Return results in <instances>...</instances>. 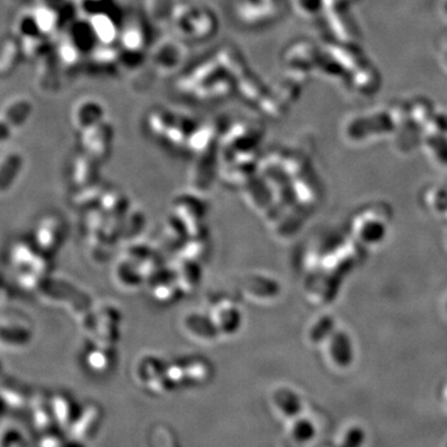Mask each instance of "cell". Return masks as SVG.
I'll use <instances>...</instances> for the list:
<instances>
[{"label":"cell","mask_w":447,"mask_h":447,"mask_svg":"<svg viewBox=\"0 0 447 447\" xmlns=\"http://www.w3.org/2000/svg\"><path fill=\"white\" fill-rule=\"evenodd\" d=\"M331 354L334 362L340 366L352 364L354 349L349 335L344 332H335L331 337Z\"/></svg>","instance_id":"1"},{"label":"cell","mask_w":447,"mask_h":447,"mask_svg":"<svg viewBox=\"0 0 447 447\" xmlns=\"http://www.w3.org/2000/svg\"><path fill=\"white\" fill-rule=\"evenodd\" d=\"M360 236L368 244H379L386 236V227L380 221H368L364 224V227H362Z\"/></svg>","instance_id":"2"},{"label":"cell","mask_w":447,"mask_h":447,"mask_svg":"<svg viewBox=\"0 0 447 447\" xmlns=\"http://www.w3.org/2000/svg\"><path fill=\"white\" fill-rule=\"evenodd\" d=\"M334 329V321L332 320V317H323L320 320V322H317L312 332H311V337L312 340H315V342H321V340H326L329 335H332L333 333Z\"/></svg>","instance_id":"3"},{"label":"cell","mask_w":447,"mask_h":447,"mask_svg":"<svg viewBox=\"0 0 447 447\" xmlns=\"http://www.w3.org/2000/svg\"><path fill=\"white\" fill-rule=\"evenodd\" d=\"M6 170L0 169V193L6 191L9 188V185L13 184L15 180V176L18 174V167L14 160H7L6 163L1 165Z\"/></svg>","instance_id":"4"},{"label":"cell","mask_w":447,"mask_h":447,"mask_svg":"<svg viewBox=\"0 0 447 447\" xmlns=\"http://www.w3.org/2000/svg\"><path fill=\"white\" fill-rule=\"evenodd\" d=\"M364 441H366L364 430L360 426H355L346 433V439L340 447H362Z\"/></svg>","instance_id":"5"},{"label":"cell","mask_w":447,"mask_h":447,"mask_svg":"<svg viewBox=\"0 0 447 447\" xmlns=\"http://www.w3.org/2000/svg\"><path fill=\"white\" fill-rule=\"evenodd\" d=\"M436 208L439 211H447V193L441 190L436 196Z\"/></svg>","instance_id":"6"}]
</instances>
